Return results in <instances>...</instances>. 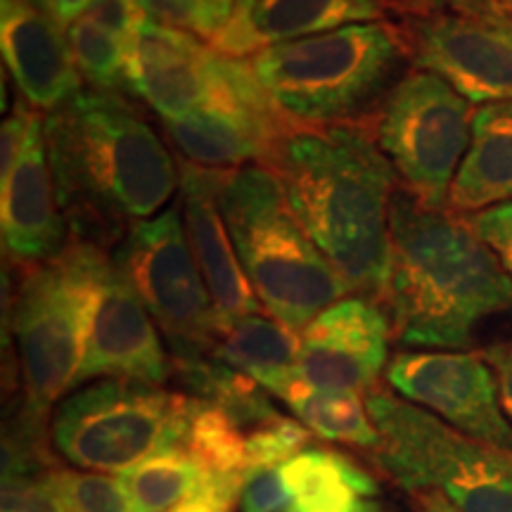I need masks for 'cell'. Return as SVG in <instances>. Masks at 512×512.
Wrapping results in <instances>:
<instances>
[{"label": "cell", "instance_id": "1", "mask_svg": "<svg viewBox=\"0 0 512 512\" xmlns=\"http://www.w3.org/2000/svg\"><path fill=\"white\" fill-rule=\"evenodd\" d=\"M72 238L105 245L171 202L181 176L155 128L121 95L81 91L43 121Z\"/></svg>", "mask_w": 512, "mask_h": 512}, {"label": "cell", "instance_id": "2", "mask_svg": "<svg viewBox=\"0 0 512 512\" xmlns=\"http://www.w3.org/2000/svg\"><path fill=\"white\" fill-rule=\"evenodd\" d=\"M309 238L358 297L382 302L396 171L358 124L294 126L268 164Z\"/></svg>", "mask_w": 512, "mask_h": 512}, {"label": "cell", "instance_id": "3", "mask_svg": "<svg viewBox=\"0 0 512 512\" xmlns=\"http://www.w3.org/2000/svg\"><path fill=\"white\" fill-rule=\"evenodd\" d=\"M380 304L406 347L463 351L484 320L512 309V280L465 216L399 192Z\"/></svg>", "mask_w": 512, "mask_h": 512}, {"label": "cell", "instance_id": "4", "mask_svg": "<svg viewBox=\"0 0 512 512\" xmlns=\"http://www.w3.org/2000/svg\"><path fill=\"white\" fill-rule=\"evenodd\" d=\"M273 110L290 126L358 124L403 76L401 29L363 22L247 57Z\"/></svg>", "mask_w": 512, "mask_h": 512}, {"label": "cell", "instance_id": "5", "mask_svg": "<svg viewBox=\"0 0 512 512\" xmlns=\"http://www.w3.org/2000/svg\"><path fill=\"white\" fill-rule=\"evenodd\" d=\"M219 202L249 285L275 320L302 332L351 292L299 223L273 169L223 171Z\"/></svg>", "mask_w": 512, "mask_h": 512}, {"label": "cell", "instance_id": "6", "mask_svg": "<svg viewBox=\"0 0 512 512\" xmlns=\"http://www.w3.org/2000/svg\"><path fill=\"white\" fill-rule=\"evenodd\" d=\"M373 460L408 494L437 491L460 512H512V451L467 437L425 408L373 389Z\"/></svg>", "mask_w": 512, "mask_h": 512}, {"label": "cell", "instance_id": "7", "mask_svg": "<svg viewBox=\"0 0 512 512\" xmlns=\"http://www.w3.org/2000/svg\"><path fill=\"white\" fill-rule=\"evenodd\" d=\"M190 396L136 380H98L57 403L50 434L57 453L79 470L124 472L181 448Z\"/></svg>", "mask_w": 512, "mask_h": 512}, {"label": "cell", "instance_id": "8", "mask_svg": "<svg viewBox=\"0 0 512 512\" xmlns=\"http://www.w3.org/2000/svg\"><path fill=\"white\" fill-rule=\"evenodd\" d=\"M88 287L79 252L69 240L60 256L22 268L12 332L17 339L24 384L19 422L46 432L48 415L72 392L86 354Z\"/></svg>", "mask_w": 512, "mask_h": 512}, {"label": "cell", "instance_id": "9", "mask_svg": "<svg viewBox=\"0 0 512 512\" xmlns=\"http://www.w3.org/2000/svg\"><path fill=\"white\" fill-rule=\"evenodd\" d=\"M470 100L432 72H408L375 119V140L403 192L430 209H446L448 192L472 138Z\"/></svg>", "mask_w": 512, "mask_h": 512}, {"label": "cell", "instance_id": "10", "mask_svg": "<svg viewBox=\"0 0 512 512\" xmlns=\"http://www.w3.org/2000/svg\"><path fill=\"white\" fill-rule=\"evenodd\" d=\"M181 204L126 233L114 254L128 283L169 339L174 363L214 356L219 316L192 256Z\"/></svg>", "mask_w": 512, "mask_h": 512}, {"label": "cell", "instance_id": "11", "mask_svg": "<svg viewBox=\"0 0 512 512\" xmlns=\"http://www.w3.org/2000/svg\"><path fill=\"white\" fill-rule=\"evenodd\" d=\"M88 287L86 354L76 387L91 380L162 384L174 373L159 328L117 261L93 242L72 238Z\"/></svg>", "mask_w": 512, "mask_h": 512}, {"label": "cell", "instance_id": "12", "mask_svg": "<svg viewBox=\"0 0 512 512\" xmlns=\"http://www.w3.org/2000/svg\"><path fill=\"white\" fill-rule=\"evenodd\" d=\"M401 36L415 67L465 100L512 102V15L501 5L427 12L408 19Z\"/></svg>", "mask_w": 512, "mask_h": 512}, {"label": "cell", "instance_id": "13", "mask_svg": "<svg viewBox=\"0 0 512 512\" xmlns=\"http://www.w3.org/2000/svg\"><path fill=\"white\" fill-rule=\"evenodd\" d=\"M384 375L401 399L425 408L467 437L512 451V425L498 399L494 370L482 354L401 351Z\"/></svg>", "mask_w": 512, "mask_h": 512}, {"label": "cell", "instance_id": "14", "mask_svg": "<svg viewBox=\"0 0 512 512\" xmlns=\"http://www.w3.org/2000/svg\"><path fill=\"white\" fill-rule=\"evenodd\" d=\"M392 332L380 302L339 299L299 332V377L320 392L370 394L387 373Z\"/></svg>", "mask_w": 512, "mask_h": 512}, {"label": "cell", "instance_id": "15", "mask_svg": "<svg viewBox=\"0 0 512 512\" xmlns=\"http://www.w3.org/2000/svg\"><path fill=\"white\" fill-rule=\"evenodd\" d=\"M46 117L36 114L27 145L8 181L0 185V230L3 249L12 264L31 268L55 259L67 247V228L60 200H57L55 176L50 169Z\"/></svg>", "mask_w": 512, "mask_h": 512}, {"label": "cell", "instance_id": "16", "mask_svg": "<svg viewBox=\"0 0 512 512\" xmlns=\"http://www.w3.org/2000/svg\"><path fill=\"white\" fill-rule=\"evenodd\" d=\"M223 171L183 164L181 169V211L192 256L207 285L216 316L230 323L242 316L261 313L259 297L249 285L233 238L223 219L219 192Z\"/></svg>", "mask_w": 512, "mask_h": 512}, {"label": "cell", "instance_id": "17", "mask_svg": "<svg viewBox=\"0 0 512 512\" xmlns=\"http://www.w3.org/2000/svg\"><path fill=\"white\" fill-rule=\"evenodd\" d=\"M0 48L19 95L31 110L50 114L81 93V74L69 50L67 31L50 12L19 0H3Z\"/></svg>", "mask_w": 512, "mask_h": 512}, {"label": "cell", "instance_id": "18", "mask_svg": "<svg viewBox=\"0 0 512 512\" xmlns=\"http://www.w3.org/2000/svg\"><path fill=\"white\" fill-rule=\"evenodd\" d=\"M384 0H256L209 41L216 53L252 57L280 43L299 41L349 24L380 22Z\"/></svg>", "mask_w": 512, "mask_h": 512}, {"label": "cell", "instance_id": "19", "mask_svg": "<svg viewBox=\"0 0 512 512\" xmlns=\"http://www.w3.org/2000/svg\"><path fill=\"white\" fill-rule=\"evenodd\" d=\"M290 128L294 126L287 121H256L223 112H195L164 121L166 136L188 164L216 171L268 166Z\"/></svg>", "mask_w": 512, "mask_h": 512}, {"label": "cell", "instance_id": "20", "mask_svg": "<svg viewBox=\"0 0 512 512\" xmlns=\"http://www.w3.org/2000/svg\"><path fill=\"white\" fill-rule=\"evenodd\" d=\"M512 200V102H489L472 114V138L446 209L470 216Z\"/></svg>", "mask_w": 512, "mask_h": 512}, {"label": "cell", "instance_id": "21", "mask_svg": "<svg viewBox=\"0 0 512 512\" xmlns=\"http://www.w3.org/2000/svg\"><path fill=\"white\" fill-rule=\"evenodd\" d=\"M302 337L275 318L261 313L219 325L214 358L259 382L271 396L285 399L299 377Z\"/></svg>", "mask_w": 512, "mask_h": 512}, {"label": "cell", "instance_id": "22", "mask_svg": "<svg viewBox=\"0 0 512 512\" xmlns=\"http://www.w3.org/2000/svg\"><path fill=\"white\" fill-rule=\"evenodd\" d=\"M283 401L316 437L368 448V451L377 446L380 434H377L368 403L361 399V394L320 392V389H311L299 382Z\"/></svg>", "mask_w": 512, "mask_h": 512}, {"label": "cell", "instance_id": "23", "mask_svg": "<svg viewBox=\"0 0 512 512\" xmlns=\"http://www.w3.org/2000/svg\"><path fill=\"white\" fill-rule=\"evenodd\" d=\"M131 512H169L197 494L209 475L183 448H169L119 475Z\"/></svg>", "mask_w": 512, "mask_h": 512}, {"label": "cell", "instance_id": "24", "mask_svg": "<svg viewBox=\"0 0 512 512\" xmlns=\"http://www.w3.org/2000/svg\"><path fill=\"white\" fill-rule=\"evenodd\" d=\"M247 437L245 427L216 403L192 399L190 425L181 448L209 477L247 479Z\"/></svg>", "mask_w": 512, "mask_h": 512}, {"label": "cell", "instance_id": "25", "mask_svg": "<svg viewBox=\"0 0 512 512\" xmlns=\"http://www.w3.org/2000/svg\"><path fill=\"white\" fill-rule=\"evenodd\" d=\"M278 467L292 503L349 494L368 498L377 496L375 479L344 453L330 451V448L309 446Z\"/></svg>", "mask_w": 512, "mask_h": 512}, {"label": "cell", "instance_id": "26", "mask_svg": "<svg viewBox=\"0 0 512 512\" xmlns=\"http://www.w3.org/2000/svg\"><path fill=\"white\" fill-rule=\"evenodd\" d=\"M67 43L81 79L98 93L128 91L126 43L112 31L100 27L88 15H81L67 29Z\"/></svg>", "mask_w": 512, "mask_h": 512}, {"label": "cell", "instance_id": "27", "mask_svg": "<svg viewBox=\"0 0 512 512\" xmlns=\"http://www.w3.org/2000/svg\"><path fill=\"white\" fill-rule=\"evenodd\" d=\"M53 479L67 512H131L119 477L76 472L55 465Z\"/></svg>", "mask_w": 512, "mask_h": 512}, {"label": "cell", "instance_id": "28", "mask_svg": "<svg viewBox=\"0 0 512 512\" xmlns=\"http://www.w3.org/2000/svg\"><path fill=\"white\" fill-rule=\"evenodd\" d=\"M311 434L309 427L283 413L261 422L247 437V477L283 465L302 453L311 444Z\"/></svg>", "mask_w": 512, "mask_h": 512}, {"label": "cell", "instance_id": "29", "mask_svg": "<svg viewBox=\"0 0 512 512\" xmlns=\"http://www.w3.org/2000/svg\"><path fill=\"white\" fill-rule=\"evenodd\" d=\"M475 235L484 242L512 280V202L465 216Z\"/></svg>", "mask_w": 512, "mask_h": 512}, {"label": "cell", "instance_id": "30", "mask_svg": "<svg viewBox=\"0 0 512 512\" xmlns=\"http://www.w3.org/2000/svg\"><path fill=\"white\" fill-rule=\"evenodd\" d=\"M136 3L145 10L147 17L159 24L188 31L207 41L214 38V29L197 0H136Z\"/></svg>", "mask_w": 512, "mask_h": 512}, {"label": "cell", "instance_id": "31", "mask_svg": "<svg viewBox=\"0 0 512 512\" xmlns=\"http://www.w3.org/2000/svg\"><path fill=\"white\" fill-rule=\"evenodd\" d=\"M83 15H88L100 27L119 36L126 46L147 19L145 10L140 8L136 0H93Z\"/></svg>", "mask_w": 512, "mask_h": 512}, {"label": "cell", "instance_id": "32", "mask_svg": "<svg viewBox=\"0 0 512 512\" xmlns=\"http://www.w3.org/2000/svg\"><path fill=\"white\" fill-rule=\"evenodd\" d=\"M36 114L38 112L31 110L27 102L19 100L10 117L3 121V133H0V185L8 181L12 171H15Z\"/></svg>", "mask_w": 512, "mask_h": 512}, {"label": "cell", "instance_id": "33", "mask_svg": "<svg viewBox=\"0 0 512 512\" xmlns=\"http://www.w3.org/2000/svg\"><path fill=\"white\" fill-rule=\"evenodd\" d=\"M242 484L245 479L240 477H211L195 496L169 512H235Z\"/></svg>", "mask_w": 512, "mask_h": 512}, {"label": "cell", "instance_id": "34", "mask_svg": "<svg viewBox=\"0 0 512 512\" xmlns=\"http://www.w3.org/2000/svg\"><path fill=\"white\" fill-rule=\"evenodd\" d=\"M482 356L486 358L491 370H494L498 384V399H501L505 418H508L512 425V339L484 349Z\"/></svg>", "mask_w": 512, "mask_h": 512}, {"label": "cell", "instance_id": "35", "mask_svg": "<svg viewBox=\"0 0 512 512\" xmlns=\"http://www.w3.org/2000/svg\"><path fill=\"white\" fill-rule=\"evenodd\" d=\"M280 512H380V503L368 496H335V498H311V501H294L290 508Z\"/></svg>", "mask_w": 512, "mask_h": 512}, {"label": "cell", "instance_id": "36", "mask_svg": "<svg viewBox=\"0 0 512 512\" xmlns=\"http://www.w3.org/2000/svg\"><path fill=\"white\" fill-rule=\"evenodd\" d=\"M403 8L415 15H427V12L439 10H467V8H486V5H498L496 0H399Z\"/></svg>", "mask_w": 512, "mask_h": 512}, {"label": "cell", "instance_id": "37", "mask_svg": "<svg viewBox=\"0 0 512 512\" xmlns=\"http://www.w3.org/2000/svg\"><path fill=\"white\" fill-rule=\"evenodd\" d=\"M197 3H200L204 15H207L211 29H214V36L233 19L235 0H197Z\"/></svg>", "mask_w": 512, "mask_h": 512}, {"label": "cell", "instance_id": "38", "mask_svg": "<svg viewBox=\"0 0 512 512\" xmlns=\"http://www.w3.org/2000/svg\"><path fill=\"white\" fill-rule=\"evenodd\" d=\"M91 3L93 0H50V15L55 17V22L62 29H67L88 10Z\"/></svg>", "mask_w": 512, "mask_h": 512}, {"label": "cell", "instance_id": "39", "mask_svg": "<svg viewBox=\"0 0 512 512\" xmlns=\"http://www.w3.org/2000/svg\"><path fill=\"white\" fill-rule=\"evenodd\" d=\"M411 503L415 512H460L456 505L448 501L446 496L437 494V491H418V494H411Z\"/></svg>", "mask_w": 512, "mask_h": 512}, {"label": "cell", "instance_id": "40", "mask_svg": "<svg viewBox=\"0 0 512 512\" xmlns=\"http://www.w3.org/2000/svg\"><path fill=\"white\" fill-rule=\"evenodd\" d=\"M19 3L29 5V8H36L41 12H50V0H19Z\"/></svg>", "mask_w": 512, "mask_h": 512}, {"label": "cell", "instance_id": "41", "mask_svg": "<svg viewBox=\"0 0 512 512\" xmlns=\"http://www.w3.org/2000/svg\"><path fill=\"white\" fill-rule=\"evenodd\" d=\"M256 3V0H235V12H233V17H240V15H245V12L252 8V5Z\"/></svg>", "mask_w": 512, "mask_h": 512}, {"label": "cell", "instance_id": "42", "mask_svg": "<svg viewBox=\"0 0 512 512\" xmlns=\"http://www.w3.org/2000/svg\"><path fill=\"white\" fill-rule=\"evenodd\" d=\"M496 3L501 5L505 12H510V15H512V0H496Z\"/></svg>", "mask_w": 512, "mask_h": 512}]
</instances>
